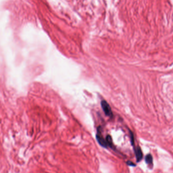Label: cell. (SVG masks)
Wrapping results in <instances>:
<instances>
[{"mask_svg": "<svg viewBox=\"0 0 173 173\" xmlns=\"http://www.w3.org/2000/svg\"><path fill=\"white\" fill-rule=\"evenodd\" d=\"M101 105L103 111L106 116H110V117H112L113 116L112 109L110 107V105L105 100H102L101 101Z\"/></svg>", "mask_w": 173, "mask_h": 173, "instance_id": "obj_1", "label": "cell"}, {"mask_svg": "<svg viewBox=\"0 0 173 173\" xmlns=\"http://www.w3.org/2000/svg\"><path fill=\"white\" fill-rule=\"evenodd\" d=\"M96 139L97 140L99 144L102 146V147H104L105 148H107L108 147V143H107L106 139H104L101 135V132L100 131V128H99L98 130H97Z\"/></svg>", "mask_w": 173, "mask_h": 173, "instance_id": "obj_2", "label": "cell"}, {"mask_svg": "<svg viewBox=\"0 0 173 173\" xmlns=\"http://www.w3.org/2000/svg\"><path fill=\"white\" fill-rule=\"evenodd\" d=\"M134 151L135 154L136 155V160L137 162H139L143 158V154L142 150L141 149L140 147L137 146V147L134 148Z\"/></svg>", "mask_w": 173, "mask_h": 173, "instance_id": "obj_3", "label": "cell"}, {"mask_svg": "<svg viewBox=\"0 0 173 173\" xmlns=\"http://www.w3.org/2000/svg\"><path fill=\"white\" fill-rule=\"evenodd\" d=\"M106 140L107 141L108 146H110L111 148H113V147H114V144H113V142H112V140L111 136H110V135H108V136H106Z\"/></svg>", "mask_w": 173, "mask_h": 173, "instance_id": "obj_4", "label": "cell"}, {"mask_svg": "<svg viewBox=\"0 0 173 173\" xmlns=\"http://www.w3.org/2000/svg\"><path fill=\"white\" fill-rule=\"evenodd\" d=\"M152 161H153V159H152V156H151V154H148V155L146 156L145 162L147 163V164H152Z\"/></svg>", "mask_w": 173, "mask_h": 173, "instance_id": "obj_5", "label": "cell"}, {"mask_svg": "<svg viewBox=\"0 0 173 173\" xmlns=\"http://www.w3.org/2000/svg\"><path fill=\"white\" fill-rule=\"evenodd\" d=\"M127 164L129 166H133V167H135V166H136V164H134L133 162H132L131 161H128L127 162Z\"/></svg>", "mask_w": 173, "mask_h": 173, "instance_id": "obj_6", "label": "cell"}]
</instances>
